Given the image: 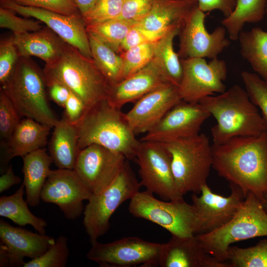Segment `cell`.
<instances>
[{
	"label": "cell",
	"mask_w": 267,
	"mask_h": 267,
	"mask_svg": "<svg viewBox=\"0 0 267 267\" xmlns=\"http://www.w3.org/2000/svg\"><path fill=\"white\" fill-rule=\"evenodd\" d=\"M212 168L220 176L238 186L245 197L251 192L262 201L267 192L266 131L212 144Z\"/></svg>",
	"instance_id": "6da1fadb"
},
{
	"label": "cell",
	"mask_w": 267,
	"mask_h": 267,
	"mask_svg": "<svg viewBox=\"0 0 267 267\" xmlns=\"http://www.w3.org/2000/svg\"><path fill=\"white\" fill-rule=\"evenodd\" d=\"M216 120L211 128L214 145L238 136H254L266 131L261 113L246 90L238 85L199 102Z\"/></svg>",
	"instance_id": "7a4b0ae2"
},
{
	"label": "cell",
	"mask_w": 267,
	"mask_h": 267,
	"mask_svg": "<svg viewBox=\"0 0 267 267\" xmlns=\"http://www.w3.org/2000/svg\"><path fill=\"white\" fill-rule=\"evenodd\" d=\"M76 125L80 150L97 144L122 154L127 160L135 158L140 140L135 137L125 113L106 98L87 109Z\"/></svg>",
	"instance_id": "3957f363"
},
{
	"label": "cell",
	"mask_w": 267,
	"mask_h": 267,
	"mask_svg": "<svg viewBox=\"0 0 267 267\" xmlns=\"http://www.w3.org/2000/svg\"><path fill=\"white\" fill-rule=\"evenodd\" d=\"M43 71L45 79L64 85L87 109L107 97L110 85L93 58L67 43L57 59L45 64Z\"/></svg>",
	"instance_id": "277c9868"
},
{
	"label": "cell",
	"mask_w": 267,
	"mask_h": 267,
	"mask_svg": "<svg viewBox=\"0 0 267 267\" xmlns=\"http://www.w3.org/2000/svg\"><path fill=\"white\" fill-rule=\"evenodd\" d=\"M21 116L51 127L58 120L48 102L43 69L31 57L21 56L14 71L0 86Z\"/></svg>",
	"instance_id": "5b68a950"
},
{
	"label": "cell",
	"mask_w": 267,
	"mask_h": 267,
	"mask_svg": "<svg viewBox=\"0 0 267 267\" xmlns=\"http://www.w3.org/2000/svg\"><path fill=\"white\" fill-rule=\"evenodd\" d=\"M162 143L171 155L173 177L179 195L200 193L207 184L213 166L212 145L208 137L199 134Z\"/></svg>",
	"instance_id": "8992f818"
},
{
	"label": "cell",
	"mask_w": 267,
	"mask_h": 267,
	"mask_svg": "<svg viewBox=\"0 0 267 267\" xmlns=\"http://www.w3.org/2000/svg\"><path fill=\"white\" fill-rule=\"evenodd\" d=\"M196 235L205 251L218 261L226 262L227 250L232 243L267 236V213L260 200L250 192L225 225L210 233Z\"/></svg>",
	"instance_id": "52a82bcc"
},
{
	"label": "cell",
	"mask_w": 267,
	"mask_h": 267,
	"mask_svg": "<svg viewBox=\"0 0 267 267\" xmlns=\"http://www.w3.org/2000/svg\"><path fill=\"white\" fill-rule=\"evenodd\" d=\"M140 186L126 160L112 183L101 192L91 196L83 212V224L91 244L107 232L112 215L123 203L130 200Z\"/></svg>",
	"instance_id": "ba28073f"
},
{
	"label": "cell",
	"mask_w": 267,
	"mask_h": 267,
	"mask_svg": "<svg viewBox=\"0 0 267 267\" xmlns=\"http://www.w3.org/2000/svg\"><path fill=\"white\" fill-rule=\"evenodd\" d=\"M128 210L134 217L153 222L172 235L190 236L197 233V212L183 198L165 201L157 199L149 191H139L130 200Z\"/></svg>",
	"instance_id": "9c48e42d"
},
{
	"label": "cell",
	"mask_w": 267,
	"mask_h": 267,
	"mask_svg": "<svg viewBox=\"0 0 267 267\" xmlns=\"http://www.w3.org/2000/svg\"><path fill=\"white\" fill-rule=\"evenodd\" d=\"M134 159L139 166L141 186L165 200L183 198L175 182L171 155L162 142L140 140Z\"/></svg>",
	"instance_id": "30bf717a"
},
{
	"label": "cell",
	"mask_w": 267,
	"mask_h": 267,
	"mask_svg": "<svg viewBox=\"0 0 267 267\" xmlns=\"http://www.w3.org/2000/svg\"><path fill=\"white\" fill-rule=\"evenodd\" d=\"M163 244L134 236L106 243L97 241L91 244L87 258L101 267H156Z\"/></svg>",
	"instance_id": "8fae6325"
},
{
	"label": "cell",
	"mask_w": 267,
	"mask_h": 267,
	"mask_svg": "<svg viewBox=\"0 0 267 267\" xmlns=\"http://www.w3.org/2000/svg\"><path fill=\"white\" fill-rule=\"evenodd\" d=\"M182 76L178 86L182 100L199 102L205 97L223 92L227 69L226 62L218 58L207 62L204 58L180 59Z\"/></svg>",
	"instance_id": "7c38bea8"
},
{
	"label": "cell",
	"mask_w": 267,
	"mask_h": 267,
	"mask_svg": "<svg viewBox=\"0 0 267 267\" xmlns=\"http://www.w3.org/2000/svg\"><path fill=\"white\" fill-rule=\"evenodd\" d=\"M206 14L195 7L189 14L178 34L180 59L218 58L230 44L223 26L217 27L209 33L205 26Z\"/></svg>",
	"instance_id": "4fadbf2b"
},
{
	"label": "cell",
	"mask_w": 267,
	"mask_h": 267,
	"mask_svg": "<svg viewBox=\"0 0 267 267\" xmlns=\"http://www.w3.org/2000/svg\"><path fill=\"white\" fill-rule=\"evenodd\" d=\"M126 160L120 153L91 144L80 150L74 170L92 195H95L112 183Z\"/></svg>",
	"instance_id": "5bb4252c"
},
{
	"label": "cell",
	"mask_w": 267,
	"mask_h": 267,
	"mask_svg": "<svg viewBox=\"0 0 267 267\" xmlns=\"http://www.w3.org/2000/svg\"><path fill=\"white\" fill-rule=\"evenodd\" d=\"M92 194L74 169L51 170L41 193V200L58 206L65 218L74 220L84 210L83 201Z\"/></svg>",
	"instance_id": "9a60e30c"
},
{
	"label": "cell",
	"mask_w": 267,
	"mask_h": 267,
	"mask_svg": "<svg viewBox=\"0 0 267 267\" xmlns=\"http://www.w3.org/2000/svg\"><path fill=\"white\" fill-rule=\"evenodd\" d=\"M229 187L231 193L227 197L214 193L207 184L202 187L200 196L192 194V204L198 218L196 235L210 233L220 228L237 212L246 197L238 186L229 183Z\"/></svg>",
	"instance_id": "2e32d148"
},
{
	"label": "cell",
	"mask_w": 267,
	"mask_h": 267,
	"mask_svg": "<svg viewBox=\"0 0 267 267\" xmlns=\"http://www.w3.org/2000/svg\"><path fill=\"white\" fill-rule=\"evenodd\" d=\"M0 266L24 267L25 258L36 259L55 242L52 237L13 226L0 220Z\"/></svg>",
	"instance_id": "e0dca14e"
},
{
	"label": "cell",
	"mask_w": 267,
	"mask_h": 267,
	"mask_svg": "<svg viewBox=\"0 0 267 267\" xmlns=\"http://www.w3.org/2000/svg\"><path fill=\"white\" fill-rule=\"evenodd\" d=\"M210 116L211 114L199 102L181 100L140 140L162 142L198 134Z\"/></svg>",
	"instance_id": "ac0fdd59"
},
{
	"label": "cell",
	"mask_w": 267,
	"mask_h": 267,
	"mask_svg": "<svg viewBox=\"0 0 267 267\" xmlns=\"http://www.w3.org/2000/svg\"><path fill=\"white\" fill-rule=\"evenodd\" d=\"M0 6L45 24L65 42L92 57L86 24L82 16H69L46 9L21 5L0 0Z\"/></svg>",
	"instance_id": "d6986e66"
},
{
	"label": "cell",
	"mask_w": 267,
	"mask_h": 267,
	"mask_svg": "<svg viewBox=\"0 0 267 267\" xmlns=\"http://www.w3.org/2000/svg\"><path fill=\"white\" fill-rule=\"evenodd\" d=\"M181 100L178 87L168 83L136 101L126 117L135 134H145Z\"/></svg>",
	"instance_id": "ffe728a7"
},
{
	"label": "cell",
	"mask_w": 267,
	"mask_h": 267,
	"mask_svg": "<svg viewBox=\"0 0 267 267\" xmlns=\"http://www.w3.org/2000/svg\"><path fill=\"white\" fill-rule=\"evenodd\" d=\"M159 266L161 267H231L208 254L196 235L172 237L163 243Z\"/></svg>",
	"instance_id": "44dd1931"
},
{
	"label": "cell",
	"mask_w": 267,
	"mask_h": 267,
	"mask_svg": "<svg viewBox=\"0 0 267 267\" xmlns=\"http://www.w3.org/2000/svg\"><path fill=\"white\" fill-rule=\"evenodd\" d=\"M169 82L155 62L152 61L144 68L110 86L106 99L113 106L121 109L124 105L137 101L148 92Z\"/></svg>",
	"instance_id": "7402d4cb"
},
{
	"label": "cell",
	"mask_w": 267,
	"mask_h": 267,
	"mask_svg": "<svg viewBox=\"0 0 267 267\" xmlns=\"http://www.w3.org/2000/svg\"><path fill=\"white\" fill-rule=\"evenodd\" d=\"M51 128L33 119L21 120L9 140L1 145L0 172L3 173L11 159L26 155L44 148Z\"/></svg>",
	"instance_id": "603a6c76"
},
{
	"label": "cell",
	"mask_w": 267,
	"mask_h": 267,
	"mask_svg": "<svg viewBox=\"0 0 267 267\" xmlns=\"http://www.w3.org/2000/svg\"><path fill=\"white\" fill-rule=\"evenodd\" d=\"M197 5V0H153L149 12L135 26L163 35L174 27L182 28L189 14Z\"/></svg>",
	"instance_id": "cb8c5ba5"
},
{
	"label": "cell",
	"mask_w": 267,
	"mask_h": 267,
	"mask_svg": "<svg viewBox=\"0 0 267 267\" xmlns=\"http://www.w3.org/2000/svg\"><path fill=\"white\" fill-rule=\"evenodd\" d=\"M13 37L20 56H36L45 64L57 59L67 44L46 26L36 31Z\"/></svg>",
	"instance_id": "d4e9b609"
},
{
	"label": "cell",
	"mask_w": 267,
	"mask_h": 267,
	"mask_svg": "<svg viewBox=\"0 0 267 267\" xmlns=\"http://www.w3.org/2000/svg\"><path fill=\"white\" fill-rule=\"evenodd\" d=\"M53 128L48 144L53 163L58 169H74L81 150L76 125L64 116Z\"/></svg>",
	"instance_id": "484cf974"
},
{
	"label": "cell",
	"mask_w": 267,
	"mask_h": 267,
	"mask_svg": "<svg viewBox=\"0 0 267 267\" xmlns=\"http://www.w3.org/2000/svg\"><path fill=\"white\" fill-rule=\"evenodd\" d=\"M24 175L23 183L26 195V201L31 207L38 206L44 185L51 170L52 158L45 148L39 149L22 157Z\"/></svg>",
	"instance_id": "4316f807"
},
{
	"label": "cell",
	"mask_w": 267,
	"mask_h": 267,
	"mask_svg": "<svg viewBox=\"0 0 267 267\" xmlns=\"http://www.w3.org/2000/svg\"><path fill=\"white\" fill-rule=\"evenodd\" d=\"M181 27L170 29L154 42L153 60L164 77L170 83L178 87L182 76V67L180 58L173 45L174 40Z\"/></svg>",
	"instance_id": "83f0119b"
},
{
	"label": "cell",
	"mask_w": 267,
	"mask_h": 267,
	"mask_svg": "<svg viewBox=\"0 0 267 267\" xmlns=\"http://www.w3.org/2000/svg\"><path fill=\"white\" fill-rule=\"evenodd\" d=\"M238 40L242 58L257 75L267 82V31L259 27L242 30Z\"/></svg>",
	"instance_id": "f1b7e54d"
},
{
	"label": "cell",
	"mask_w": 267,
	"mask_h": 267,
	"mask_svg": "<svg viewBox=\"0 0 267 267\" xmlns=\"http://www.w3.org/2000/svg\"><path fill=\"white\" fill-rule=\"evenodd\" d=\"M24 185L10 196L0 198V216L7 218L19 226L31 225L38 232L45 234L47 223L34 215L29 210L27 201L23 198Z\"/></svg>",
	"instance_id": "f546056e"
},
{
	"label": "cell",
	"mask_w": 267,
	"mask_h": 267,
	"mask_svg": "<svg viewBox=\"0 0 267 267\" xmlns=\"http://www.w3.org/2000/svg\"><path fill=\"white\" fill-rule=\"evenodd\" d=\"M266 0H238L233 12L224 18L221 24L230 40H238L246 23H255L263 19L266 12Z\"/></svg>",
	"instance_id": "4dcf8cb0"
},
{
	"label": "cell",
	"mask_w": 267,
	"mask_h": 267,
	"mask_svg": "<svg viewBox=\"0 0 267 267\" xmlns=\"http://www.w3.org/2000/svg\"><path fill=\"white\" fill-rule=\"evenodd\" d=\"M92 58L110 86L123 80L121 55L93 35L88 33Z\"/></svg>",
	"instance_id": "1f68e13d"
},
{
	"label": "cell",
	"mask_w": 267,
	"mask_h": 267,
	"mask_svg": "<svg viewBox=\"0 0 267 267\" xmlns=\"http://www.w3.org/2000/svg\"><path fill=\"white\" fill-rule=\"evenodd\" d=\"M135 22L116 18L102 22L86 24L90 33L120 54L122 44Z\"/></svg>",
	"instance_id": "d6a6232c"
},
{
	"label": "cell",
	"mask_w": 267,
	"mask_h": 267,
	"mask_svg": "<svg viewBox=\"0 0 267 267\" xmlns=\"http://www.w3.org/2000/svg\"><path fill=\"white\" fill-rule=\"evenodd\" d=\"M227 261L231 267H267V239L248 248L229 246Z\"/></svg>",
	"instance_id": "836d02e7"
},
{
	"label": "cell",
	"mask_w": 267,
	"mask_h": 267,
	"mask_svg": "<svg viewBox=\"0 0 267 267\" xmlns=\"http://www.w3.org/2000/svg\"><path fill=\"white\" fill-rule=\"evenodd\" d=\"M154 51V42L140 44L121 52L123 80L147 66L153 59Z\"/></svg>",
	"instance_id": "e575fe53"
},
{
	"label": "cell",
	"mask_w": 267,
	"mask_h": 267,
	"mask_svg": "<svg viewBox=\"0 0 267 267\" xmlns=\"http://www.w3.org/2000/svg\"><path fill=\"white\" fill-rule=\"evenodd\" d=\"M69 256L67 238L60 235L44 254L25 263L23 267H65Z\"/></svg>",
	"instance_id": "d590c367"
},
{
	"label": "cell",
	"mask_w": 267,
	"mask_h": 267,
	"mask_svg": "<svg viewBox=\"0 0 267 267\" xmlns=\"http://www.w3.org/2000/svg\"><path fill=\"white\" fill-rule=\"evenodd\" d=\"M241 78L250 99L259 108L267 132V82L256 73L244 71Z\"/></svg>",
	"instance_id": "8d00e7d4"
},
{
	"label": "cell",
	"mask_w": 267,
	"mask_h": 267,
	"mask_svg": "<svg viewBox=\"0 0 267 267\" xmlns=\"http://www.w3.org/2000/svg\"><path fill=\"white\" fill-rule=\"evenodd\" d=\"M16 107L6 93L0 90V136L1 145L10 138L21 120Z\"/></svg>",
	"instance_id": "74e56055"
},
{
	"label": "cell",
	"mask_w": 267,
	"mask_h": 267,
	"mask_svg": "<svg viewBox=\"0 0 267 267\" xmlns=\"http://www.w3.org/2000/svg\"><path fill=\"white\" fill-rule=\"evenodd\" d=\"M122 5L123 0H97L82 17L86 24L116 19L121 14Z\"/></svg>",
	"instance_id": "f35d334b"
},
{
	"label": "cell",
	"mask_w": 267,
	"mask_h": 267,
	"mask_svg": "<svg viewBox=\"0 0 267 267\" xmlns=\"http://www.w3.org/2000/svg\"><path fill=\"white\" fill-rule=\"evenodd\" d=\"M38 20L23 18L13 11L0 7V27L11 31L13 35H20L39 30L43 28Z\"/></svg>",
	"instance_id": "ab89813d"
},
{
	"label": "cell",
	"mask_w": 267,
	"mask_h": 267,
	"mask_svg": "<svg viewBox=\"0 0 267 267\" xmlns=\"http://www.w3.org/2000/svg\"><path fill=\"white\" fill-rule=\"evenodd\" d=\"M20 55L13 37L2 39L0 42V83L4 84L14 71Z\"/></svg>",
	"instance_id": "60d3db41"
},
{
	"label": "cell",
	"mask_w": 267,
	"mask_h": 267,
	"mask_svg": "<svg viewBox=\"0 0 267 267\" xmlns=\"http://www.w3.org/2000/svg\"><path fill=\"white\" fill-rule=\"evenodd\" d=\"M26 6L39 8L69 16H82L73 0H5Z\"/></svg>",
	"instance_id": "b9f144b4"
},
{
	"label": "cell",
	"mask_w": 267,
	"mask_h": 267,
	"mask_svg": "<svg viewBox=\"0 0 267 267\" xmlns=\"http://www.w3.org/2000/svg\"><path fill=\"white\" fill-rule=\"evenodd\" d=\"M153 0H123L121 14L119 18L137 22L149 12Z\"/></svg>",
	"instance_id": "7bdbcfd3"
},
{
	"label": "cell",
	"mask_w": 267,
	"mask_h": 267,
	"mask_svg": "<svg viewBox=\"0 0 267 267\" xmlns=\"http://www.w3.org/2000/svg\"><path fill=\"white\" fill-rule=\"evenodd\" d=\"M163 35L143 30L135 25L124 39L120 54L131 47L145 43H154Z\"/></svg>",
	"instance_id": "ee69618b"
},
{
	"label": "cell",
	"mask_w": 267,
	"mask_h": 267,
	"mask_svg": "<svg viewBox=\"0 0 267 267\" xmlns=\"http://www.w3.org/2000/svg\"><path fill=\"white\" fill-rule=\"evenodd\" d=\"M64 108V117L69 122L75 125L81 120L87 110L83 101L72 92Z\"/></svg>",
	"instance_id": "f6af8a7d"
},
{
	"label": "cell",
	"mask_w": 267,
	"mask_h": 267,
	"mask_svg": "<svg viewBox=\"0 0 267 267\" xmlns=\"http://www.w3.org/2000/svg\"><path fill=\"white\" fill-rule=\"evenodd\" d=\"M238 0H197L198 8L204 12L220 11L224 18L234 10Z\"/></svg>",
	"instance_id": "bcb514c9"
},
{
	"label": "cell",
	"mask_w": 267,
	"mask_h": 267,
	"mask_svg": "<svg viewBox=\"0 0 267 267\" xmlns=\"http://www.w3.org/2000/svg\"><path fill=\"white\" fill-rule=\"evenodd\" d=\"M47 92L50 100L60 107L65 106L71 91L63 84L45 79Z\"/></svg>",
	"instance_id": "7dc6e473"
},
{
	"label": "cell",
	"mask_w": 267,
	"mask_h": 267,
	"mask_svg": "<svg viewBox=\"0 0 267 267\" xmlns=\"http://www.w3.org/2000/svg\"><path fill=\"white\" fill-rule=\"evenodd\" d=\"M21 181V178L14 174L11 165H8L0 177V193H1L12 186L20 183Z\"/></svg>",
	"instance_id": "c3c4849f"
},
{
	"label": "cell",
	"mask_w": 267,
	"mask_h": 267,
	"mask_svg": "<svg viewBox=\"0 0 267 267\" xmlns=\"http://www.w3.org/2000/svg\"><path fill=\"white\" fill-rule=\"evenodd\" d=\"M82 15L86 13L94 5L97 0H73Z\"/></svg>",
	"instance_id": "681fc988"
},
{
	"label": "cell",
	"mask_w": 267,
	"mask_h": 267,
	"mask_svg": "<svg viewBox=\"0 0 267 267\" xmlns=\"http://www.w3.org/2000/svg\"><path fill=\"white\" fill-rule=\"evenodd\" d=\"M261 203H262L263 206L265 210L267 213V192L264 194Z\"/></svg>",
	"instance_id": "f907efd6"
},
{
	"label": "cell",
	"mask_w": 267,
	"mask_h": 267,
	"mask_svg": "<svg viewBox=\"0 0 267 267\" xmlns=\"http://www.w3.org/2000/svg\"><path fill=\"white\" fill-rule=\"evenodd\" d=\"M266 13L267 14V0H266Z\"/></svg>",
	"instance_id": "816d5d0a"
}]
</instances>
